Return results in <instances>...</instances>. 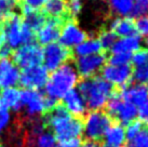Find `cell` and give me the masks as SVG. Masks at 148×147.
<instances>
[{"instance_id": "obj_1", "label": "cell", "mask_w": 148, "mask_h": 147, "mask_svg": "<svg viewBox=\"0 0 148 147\" xmlns=\"http://www.w3.org/2000/svg\"><path fill=\"white\" fill-rule=\"evenodd\" d=\"M45 128L51 130L55 139L60 142L79 139L83 133V120L76 118L65 109L61 103L45 111L42 117Z\"/></svg>"}, {"instance_id": "obj_2", "label": "cell", "mask_w": 148, "mask_h": 147, "mask_svg": "<svg viewBox=\"0 0 148 147\" xmlns=\"http://www.w3.org/2000/svg\"><path fill=\"white\" fill-rule=\"evenodd\" d=\"M115 90V88L101 76L84 78L78 82L79 93L81 94L86 108L91 109V111L101 110L106 106Z\"/></svg>"}, {"instance_id": "obj_3", "label": "cell", "mask_w": 148, "mask_h": 147, "mask_svg": "<svg viewBox=\"0 0 148 147\" xmlns=\"http://www.w3.org/2000/svg\"><path fill=\"white\" fill-rule=\"evenodd\" d=\"M79 75L73 63H66L52 71L45 84L47 96L58 101L65 96L69 91L74 90L79 82Z\"/></svg>"}, {"instance_id": "obj_4", "label": "cell", "mask_w": 148, "mask_h": 147, "mask_svg": "<svg viewBox=\"0 0 148 147\" xmlns=\"http://www.w3.org/2000/svg\"><path fill=\"white\" fill-rule=\"evenodd\" d=\"M107 115L111 118L114 122L119 124H129L134 121L137 116L138 109L137 107L125 102L121 98L119 90L116 89L114 94L111 95L109 101L106 104Z\"/></svg>"}, {"instance_id": "obj_5", "label": "cell", "mask_w": 148, "mask_h": 147, "mask_svg": "<svg viewBox=\"0 0 148 147\" xmlns=\"http://www.w3.org/2000/svg\"><path fill=\"white\" fill-rule=\"evenodd\" d=\"M114 122L106 111L95 110L86 115L83 120V132L88 141L97 143L104 137V134Z\"/></svg>"}, {"instance_id": "obj_6", "label": "cell", "mask_w": 148, "mask_h": 147, "mask_svg": "<svg viewBox=\"0 0 148 147\" xmlns=\"http://www.w3.org/2000/svg\"><path fill=\"white\" fill-rule=\"evenodd\" d=\"M11 56L14 65L22 69L41 65L43 60L42 48L37 42L21 45L13 51Z\"/></svg>"}, {"instance_id": "obj_7", "label": "cell", "mask_w": 148, "mask_h": 147, "mask_svg": "<svg viewBox=\"0 0 148 147\" xmlns=\"http://www.w3.org/2000/svg\"><path fill=\"white\" fill-rule=\"evenodd\" d=\"M22 26L23 19L20 14L15 12L0 21V34L3 36L8 45L12 50H15L23 45Z\"/></svg>"}, {"instance_id": "obj_8", "label": "cell", "mask_w": 148, "mask_h": 147, "mask_svg": "<svg viewBox=\"0 0 148 147\" xmlns=\"http://www.w3.org/2000/svg\"><path fill=\"white\" fill-rule=\"evenodd\" d=\"M42 53H43L42 63L48 71L49 70L54 71L58 67L68 63L71 57H74L71 50H68L62 45H60L58 42L45 45V48H42Z\"/></svg>"}, {"instance_id": "obj_9", "label": "cell", "mask_w": 148, "mask_h": 147, "mask_svg": "<svg viewBox=\"0 0 148 147\" xmlns=\"http://www.w3.org/2000/svg\"><path fill=\"white\" fill-rule=\"evenodd\" d=\"M133 67L130 65H105L101 70V77L117 90H121L132 82Z\"/></svg>"}, {"instance_id": "obj_10", "label": "cell", "mask_w": 148, "mask_h": 147, "mask_svg": "<svg viewBox=\"0 0 148 147\" xmlns=\"http://www.w3.org/2000/svg\"><path fill=\"white\" fill-rule=\"evenodd\" d=\"M106 53L102 52V53L88 55V56L76 57L74 65L79 77L84 79V78L94 77L99 73H101L102 68L106 65Z\"/></svg>"}, {"instance_id": "obj_11", "label": "cell", "mask_w": 148, "mask_h": 147, "mask_svg": "<svg viewBox=\"0 0 148 147\" xmlns=\"http://www.w3.org/2000/svg\"><path fill=\"white\" fill-rule=\"evenodd\" d=\"M49 79V71L45 66L38 65L22 69L18 83L28 90H40L45 88Z\"/></svg>"}, {"instance_id": "obj_12", "label": "cell", "mask_w": 148, "mask_h": 147, "mask_svg": "<svg viewBox=\"0 0 148 147\" xmlns=\"http://www.w3.org/2000/svg\"><path fill=\"white\" fill-rule=\"evenodd\" d=\"M86 33L80 28L75 19H68L64 22L60 33V45L67 48L68 50L74 49L86 39Z\"/></svg>"}, {"instance_id": "obj_13", "label": "cell", "mask_w": 148, "mask_h": 147, "mask_svg": "<svg viewBox=\"0 0 148 147\" xmlns=\"http://www.w3.org/2000/svg\"><path fill=\"white\" fill-rule=\"evenodd\" d=\"M21 103L27 117H38L47 111V96L38 90H21Z\"/></svg>"}, {"instance_id": "obj_14", "label": "cell", "mask_w": 148, "mask_h": 147, "mask_svg": "<svg viewBox=\"0 0 148 147\" xmlns=\"http://www.w3.org/2000/svg\"><path fill=\"white\" fill-rule=\"evenodd\" d=\"M65 21L58 19H50L47 17L45 25L36 33V40L40 45H48L54 43L60 38V33L62 25Z\"/></svg>"}, {"instance_id": "obj_15", "label": "cell", "mask_w": 148, "mask_h": 147, "mask_svg": "<svg viewBox=\"0 0 148 147\" xmlns=\"http://www.w3.org/2000/svg\"><path fill=\"white\" fill-rule=\"evenodd\" d=\"M21 71L14 65L11 60L0 61V87L1 88H14L20 81Z\"/></svg>"}, {"instance_id": "obj_16", "label": "cell", "mask_w": 148, "mask_h": 147, "mask_svg": "<svg viewBox=\"0 0 148 147\" xmlns=\"http://www.w3.org/2000/svg\"><path fill=\"white\" fill-rule=\"evenodd\" d=\"M119 92L125 102L136 107H140L148 98L147 87L140 83H130L125 88L119 90Z\"/></svg>"}, {"instance_id": "obj_17", "label": "cell", "mask_w": 148, "mask_h": 147, "mask_svg": "<svg viewBox=\"0 0 148 147\" xmlns=\"http://www.w3.org/2000/svg\"><path fill=\"white\" fill-rule=\"evenodd\" d=\"M62 105L65 107V109L73 117L81 118V117H83L86 115V103L83 101L81 94L79 93V91L76 90V89L69 91L63 98Z\"/></svg>"}, {"instance_id": "obj_18", "label": "cell", "mask_w": 148, "mask_h": 147, "mask_svg": "<svg viewBox=\"0 0 148 147\" xmlns=\"http://www.w3.org/2000/svg\"><path fill=\"white\" fill-rule=\"evenodd\" d=\"M11 109L20 111L22 109L21 90L17 88H7L0 93V110Z\"/></svg>"}, {"instance_id": "obj_19", "label": "cell", "mask_w": 148, "mask_h": 147, "mask_svg": "<svg viewBox=\"0 0 148 147\" xmlns=\"http://www.w3.org/2000/svg\"><path fill=\"white\" fill-rule=\"evenodd\" d=\"M108 29L111 30L117 37H121V38L137 35L134 20L131 17H115L110 22Z\"/></svg>"}, {"instance_id": "obj_20", "label": "cell", "mask_w": 148, "mask_h": 147, "mask_svg": "<svg viewBox=\"0 0 148 147\" xmlns=\"http://www.w3.org/2000/svg\"><path fill=\"white\" fill-rule=\"evenodd\" d=\"M41 12L50 19H58L63 21L70 19L67 12L66 0H49L42 7Z\"/></svg>"}, {"instance_id": "obj_21", "label": "cell", "mask_w": 148, "mask_h": 147, "mask_svg": "<svg viewBox=\"0 0 148 147\" xmlns=\"http://www.w3.org/2000/svg\"><path fill=\"white\" fill-rule=\"evenodd\" d=\"M142 47V38L138 35L120 38L111 48V53H135Z\"/></svg>"}, {"instance_id": "obj_22", "label": "cell", "mask_w": 148, "mask_h": 147, "mask_svg": "<svg viewBox=\"0 0 148 147\" xmlns=\"http://www.w3.org/2000/svg\"><path fill=\"white\" fill-rule=\"evenodd\" d=\"M107 146L121 147L125 142V129L117 122H112L104 134Z\"/></svg>"}, {"instance_id": "obj_23", "label": "cell", "mask_w": 148, "mask_h": 147, "mask_svg": "<svg viewBox=\"0 0 148 147\" xmlns=\"http://www.w3.org/2000/svg\"><path fill=\"white\" fill-rule=\"evenodd\" d=\"M71 52H73V56L81 57L102 53L104 51L102 49V45L99 43V39L96 37H90V38H86L80 45L75 47Z\"/></svg>"}, {"instance_id": "obj_24", "label": "cell", "mask_w": 148, "mask_h": 147, "mask_svg": "<svg viewBox=\"0 0 148 147\" xmlns=\"http://www.w3.org/2000/svg\"><path fill=\"white\" fill-rule=\"evenodd\" d=\"M22 19H23V23L27 25L35 34L45 25V21H47V16L40 10H33L30 13L22 16Z\"/></svg>"}, {"instance_id": "obj_25", "label": "cell", "mask_w": 148, "mask_h": 147, "mask_svg": "<svg viewBox=\"0 0 148 147\" xmlns=\"http://www.w3.org/2000/svg\"><path fill=\"white\" fill-rule=\"evenodd\" d=\"M109 8L118 17H130L133 9V0H108Z\"/></svg>"}, {"instance_id": "obj_26", "label": "cell", "mask_w": 148, "mask_h": 147, "mask_svg": "<svg viewBox=\"0 0 148 147\" xmlns=\"http://www.w3.org/2000/svg\"><path fill=\"white\" fill-rule=\"evenodd\" d=\"M97 39H99V43L102 45L103 51L105 52V51L111 50V48L116 43V41L118 40V37L116 36L111 30H109V29H104V30H102L99 33Z\"/></svg>"}, {"instance_id": "obj_27", "label": "cell", "mask_w": 148, "mask_h": 147, "mask_svg": "<svg viewBox=\"0 0 148 147\" xmlns=\"http://www.w3.org/2000/svg\"><path fill=\"white\" fill-rule=\"evenodd\" d=\"M125 147H148V127L144 128L133 137L129 139Z\"/></svg>"}, {"instance_id": "obj_28", "label": "cell", "mask_w": 148, "mask_h": 147, "mask_svg": "<svg viewBox=\"0 0 148 147\" xmlns=\"http://www.w3.org/2000/svg\"><path fill=\"white\" fill-rule=\"evenodd\" d=\"M132 80L140 84L148 82V63L134 66L132 73Z\"/></svg>"}, {"instance_id": "obj_29", "label": "cell", "mask_w": 148, "mask_h": 147, "mask_svg": "<svg viewBox=\"0 0 148 147\" xmlns=\"http://www.w3.org/2000/svg\"><path fill=\"white\" fill-rule=\"evenodd\" d=\"M20 5V0H0V21L14 13L16 7Z\"/></svg>"}, {"instance_id": "obj_30", "label": "cell", "mask_w": 148, "mask_h": 147, "mask_svg": "<svg viewBox=\"0 0 148 147\" xmlns=\"http://www.w3.org/2000/svg\"><path fill=\"white\" fill-rule=\"evenodd\" d=\"M148 15V0H133V9L130 17L137 19Z\"/></svg>"}, {"instance_id": "obj_31", "label": "cell", "mask_w": 148, "mask_h": 147, "mask_svg": "<svg viewBox=\"0 0 148 147\" xmlns=\"http://www.w3.org/2000/svg\"><path fill=\"white\" fill-rule=\"evenodd\" d=\"M132 60V53H111L110 56L107 57L109 65L123 66L130 65Z\"/></svg>"}, {"instance_id": "obj_32", "label": "cell", "mask_w": 148, "mask_h": 147, "mask_svg": "<svg viewBox=\"0 0 148 147\" xmlns=\"http://www.w3.org/2000/svg\"><path fill=\"white\" fill-rule=\"evenodd\" d=\"M56 139L51 132H42L35 142L37 147H55Z\"/></svg>"}, {"instance_id": "obj_33", "label": "cell", "mask_w": 148, "mask_h": 147, "mask_svg": "<svg viewBox=\"0 0 148 147\" xmlns=\"http://www.w3.org/2000/svg\"><path fill=\"white\" fill-rule=\"evenodd\" d=\"M134 25H135V30L136 34L142 38L148 37V15L145 16L137 17L134 20Z\"/></svg>"}, {"instance_id": "obj_34", "label": "cell", "mask_w": 148, "mask_h": 147, "mask_svg": "<svg viewBox=\"0 0 148 147\" xmlns=\"http://www.w3.org/2000/svg\"><path fill=\"white\" fill-rule=\"evenodd\" d=\"M67 1V12L70 19H76V16L82 10V0H66Z\"/></svg>"}, {"instance_id": "obj_35", "label": "cell", "mask_w": 148, "mask_h": 147, "mask_svg": "<svg viewBox=\"0 0 148 147\" xmlns=\"http://www.w3.org/2000/svg\"><path fill=\"white\" fill-rule=\"evenodd\" d=\"M144 126H146V124H144V123L142 122V121H140V120H134V121H132L131 123H129V124H127V128L125 129V136H127V139H133V137L144 128Z\"/></svg>"}, {"instance_id": "obj_36", "label": "cell", "mask_w": 148, "mask_h": 147, "mask_svg": "<svg viewBox=\"0 0 148 147\" xmlns=\"http://www.w3.org/2000/svg\"><path fill=\"white\" fill-rule=\"evenodd\" d=\"M131 63L134 66L142 65L145 63H148V49H140L138 51H136L135 53L132 54V60Z\"/></svg>"}, {"instance_id": "obj_37", "label": "cell", "mask_w": 148, "mask_h": 147, "mask_svg": "<svg viewBox=\"0 0 148 147\" xmlns=\"http://www.w3.org/2000/svg\"><path fill=\"white\" fill-rule=\"evenodd\" d=\"M13 50L7 43L3 36L0 34V58L1 60H8L12 55Z\"/></svg>"}, {"instance_id": "obj_38", "label": "cell", "mask_w": 148, "mask_h": 147, "mask_svg": "<svg viewBox=\"0 0 148 147\" xmlns=\"http://www.w3.org/2000/svg\"><path fill=\"white\" fill-rule=\"evenodd\" d=\"M11 116L8 110H0V134L8 128Z\"/></svg>"}, {"instance_id": "obj_39", "label": "cell", "mask_w": 148, "mask_h": 147, "mask_svg": "<svg viewBox=\"0 0 148 147\" xmlns=\"http://www.w3.org/2000/svg\"><path fill=\"white\" fill-rule=\"evenodd\" d=\"M137 115H138V117H140L138 120L147 126L148 124V98H147V100H146V101L140 106V109H138Z\"/></svg>"}, {"instance_id": "obj_40", "label": "cell", "mask_w": 148, "mask_h": 147, "mask_svg": "<svg viewBox=\"0 0 148 147\" xmlns=\"http://www.w3.org/2000/svg\"><path fill=\"white\" fill-rule=\"evenodd\" d=\"M47 1H49V0H20V3L26 4V5L32 7V8L36 9V10H39V9L45 5Z\"/></svg>"}, {"instance_id": "obj_41", "label": "cell", "mask_w": 148, "mask_h": 147, "mask_svg": "<svg viewBox=\"0 0 148 147\" xmlns=\"http://www.w3.org/2000/svg\"><path fill=\"white\" fill-rule=\"evenodd\" d=\"M82 141L81 139H68V141H64V142H61L60 144V147H81L82 146Z\"/></svg>"}, {"instance_id": "obj_42", "label": "cell", "mask_w": 148, "mask_h": 147, "mask_svg": "<svg viewBox=\"0 0 148 147\" xmlns=\"http://www.w3.org/2000/svg\"><path fill=\"white\" fill-rule=\"evenodd\" d=\"M81 147H99V144L95 143V142H91V141H86L82 143Z\"/></svg>"}, {"instance_id": "obj_43", "label": "cell", "mask_w": 148, "mask_h": 147, "mask_svg": "<svg viewBox=\"0 0 148 147\" xmlns=\"http://www.w3.org/2000/svg\"><path fill=\"white\" fill-rule=\"evenodd\" d=\"M145 45H146V47H147V49H148V37L145 38Z\"/></svg>"}, {"instance_id": "obj_44", "label": "cell", "mask_w": 148, "mask_h": 147, "mask_svg": "<svg viewBox=\"0 0 148 147\" xmlns=\"http://www.w3.org/2000/svg\"><path fill=\"white\" fill-rule=\"evenodd\" d=\"M0 147H4V146H3V145H1V144H0Z\"/></svg>"}, {"instance_id": "obj_45", "label": "cell", "mask_w": 148, "mask_h": 147, "mask_svg": "<svg viewBox=\"0 0 148 147\" xmlns=\"http://www.w3.org/2000/svg\"><path fill=\"white\" fill-rule=\"evenodd\" d=\"M103 147H111V146H107V145H106V146H103Z\"/></svg>"}, {"instance_id": "obj_46", "label": "cell", "mask_w": 148, "mask_h": 147, "mask_svg": "<svg viewBox=\"0 0 148 147\" xmlns=\"http://www.w3.org/2000/svg\"><path fill=\"white\" fill-rule=\"evenodd\" d=\"M0 93H1V87H0Z\"/></svg>"}, {"instance_id": "obj_47", "label": "cell", "mask_w": 148, "mask_h": 147, "mask_svg": "<svg viewBox=\"0 0 148 147\" xmlns=\"http://www.w3.org/2000/svg\"><path fill=\"white\" fill-rule=\"evenodd\" d=\"M147 89H148V84H147Z\"/></svg>"}]
</instances>
